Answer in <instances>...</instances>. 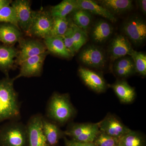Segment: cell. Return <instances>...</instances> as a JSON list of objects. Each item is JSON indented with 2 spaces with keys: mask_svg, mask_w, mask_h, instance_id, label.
<instances>
[{
  "mask_svg": "<svg viewBox=\"0 0 146 146\" xmlns=\"http://www.w3.org/2000/svg\"><path fill=\"white\" fill-rule=\"evenodd\" d=\"M76 114L69 94L53 93L46 106V118L60 127L71 122Z\"/></svg>",
  "mask_w": 146,
  "mask_h": 146,
  "instance_id": "6da1fadb",
  "label": "cell"
},
{
  "mask_svg": "<svg viewBox=\"0 0 146 146\" xmlns=\"http://www.w3.org/2000/svg\"><path fill=\"white\" fill-rule=\"evenodd\" d=\"M14 81L9 77L0 80V123L21 119V105Z\"/></svg>",
  "mask_w": 146,
  "mask_h": 146,
  "instance_id": "7a4b0ae2",
  "label": "cell"
},
{
  "mask_svg": "<svg viewBox=\"0 0 146 146\" xmlns=\"http://www.w3.org/2000/svg\"><path fill=\"white\" fill-rule=\"evenodd\" d=\"M0 146H27L26 125L10 120L1 126Z\"/></svg>",
  "mask_w": 146,
  "mask_h": 146,
  "instance_id": "3957f363",
  "label": "cell"
},
{
  "mask_svg": "<svg viewBox=\"0 0 146 146\" xmlns=\"http://www.w3.org/2000/svg\"><path fill=\"white\" fill-rule=\"evenodd\" d=\"M65 136L71 140L82 143H93L99 133L98 123H75L68 124L66 130L64 131Z\"/></svg>",
  "mask_w": 146,
  "mask_h": 146,
  "instance_id": "277c9868",
  "label": "cell"
},
{
  "mask_svg": "<svg viewBox=\"0 0 146 146\" xmlns=\"http://www.w3.org/2000/svg\"><path fill=\"white\" fill-rule=\"evenodd\" d=\"M122 31L125 37L134 46H141L146 39L145 21L141 16H131L124 23Z\"/></svg>",
  "mask_w": 146,
  "mask_h": 146,
  "instance_id": "5b68a950",
  "label": "cell"
},
{
  "mask_svg": "<svg viewBox=\"0 0 146 146\" xmlns=\"http://www.w3.org/2000/svg\"><path fill=\"white\" fill-rule=\"evenodd\" d=\"M53 18L50 12L44 11H33L32 23L27 35L44 39L50 36Z\"/></svg>",
  "mask_w": 146,
  "mask_h": 146,
  "instance_id": "8992f818",
  "label": "cell"
},
{
  "mask_svg": "<svg viewBox=\"0 0 146 146\" xmlns=\"http://www.w3.org/2000/svg\"><path fill=\"white\" fill-rule=\"evenodd\" d=\"M43 117L40 113L35 114L26 125L27 146H48L43 129Z\"/></svg>",
  "mask_w": 146,
  "mask_h": 146,
  "instance_id": "52a82bcc",
  "label": "cell"
},
{
  "mask_svg": "<svg viewBox=\"0 0 146 146\" xmlns=\"http://www.w3.org/2000/svg\"><path fill=\"white\" fill-rule=\"evenodd\" d=\"M19 49L16 60V66L29 58L39 55L47 51L44 43L34 39L22 38L18 42Z\"/></svg>",
  "mask_w": 146,
  "mask_h": 146,
  "instance_id": "ba28073f",
  "label": "cell"
},
{
  "mask_svg": "<svg viewBox=\"0 0 146 146\" xmlns=\"http://www.w3.org/2000/svg\"><path fill=\"white\" fill-rule=\"evenodd\" d=\"M78 58L82 63L89 68L100 69L104 67L106 64L104 51L96 45H89L84 48Z\"/></svg>",
  "mask_w": 146,
  "mask_h": 146,
  "instance_id": "9c48e42d",
  "label": "cell"
},
{
  "mask_svg": "<svg viewBox=\"0 0 146 146\" xmlns=\"http://www.w3.org/2000/svg\"><path fill=\"white\" fill-rule=\"evenodd\" d=\"M48 54L47 51L44 53L29 58L23 61L19 65L20 72L13 78L14 80L22 77L30 78L40 76L43 70L44 61Z\"/></svg>",
  "mask_w": 146,
  "mask_h": 146,
  "instance_id": "30bf717a",
  "label": "cell"
},
{
  "mask_svg": "<svg viewBox=\"0 0 146 146\" xmlns=\"http://www.w3.org/2000/svg\"><path fill=\"white\" fill-rule=\"evenodd\" d=\"M11 5L16 11L19 29L28 35L32 23L33 11L31 7L30 1L16 0L12 1Z\"/></svg>",
  "mask_w": 146,
  "mask_h": 146,
  "instance_id": "8fae6325",
  "label": "cell"
},
{
  "mask_svg": "<svg viewBox=\"0 0 146 146\" xmlns=\"http://www.w3.org/2000/svg\"><path fill=\"white\" fill-rule=\"evenodd\" d=\"M98 124L100 131L119 139L131 130L111 113H108Z\"/></svg>",
  "mask_w": 146,
  "mask_h": 146,
  "instance_id": "7c38bea8",
  "label": "cell"
},
{
  "mask_svg": "<svg viewBox=\"0 0 146 146\" xmlns=\"http://www.w3.org/2000/svg\"><path fill=\"white\" fill-rule=\"evenodd\" d=\"M134 51L131 43L125 36L122 35H117L110 42L108 49L112 65L118 58L126 56H131Z\"/></svg>",
  "mask_w": 146,
  "mask_h": 146,
  "instance_id": "4fadbf2b",
  "label": "cell"
},
{
  "mask_svg": "<svg viewBox=\"0 0 146 146\" xmlns=\"http://www.w3.org/2000/svg\"><path fill=\"white\" fill-rule=\"evenodd\" d=\"M78 74L85 85L95 92L103 93L107 89V84L99 73L87 68L80 67L78 69Z\"/></svg>",
  "mask_w": 146,
  "mask_h": 146,
  "instance_id": "5bb4252c",
  "label": "cell"
},
{
  "mask_svg": "<svg viewBox=\"0 0 146 146\" xmlns=\"http://www.w3.org/2000/svg\"><path fill=\"white\" fill-rule=\"evenodd\" d=\"M18 54V50L14 46L0 44V71L5 77H9V71L16 67L15 63Z\"/></svg>",
  "mask_w": 146,
  "mask_h": 146,
  "instance_id": "9a60e30c",
  "label": "cell"
},
{
  "mask_svg": "<svg viewBox=\"0 0 146 146\" xmlns=\"http://www.w3.org/2000/svg\"><path fill=\"white\" fill-rule=\"evenodd\" d=\"M42 126L48 146H58L60 139L66 137L60 126L44 116L42 118Z\"/></svg>",
  "mask_w": 146,
  "mask_h": 146,
  "instance_id": "2e32d148",
  "label": "cell"
},
{
  "mask_svg": "<svg viewBox=\"0 0 146 146\" xmlns=\"http://www.w3.org/2000/svg\"><path fill=\"white\" fill-rule=\"evenodd\" d=\"M78 9L87 11L92 14L102 16L112 23H115L117 19L115 16L97 2L91 0H76Z\"/></svg>",
  "mask_w": 146,
  "mask_h": 146,
  "instance_id": "e0dca14e",
  "label": "cell"
},
{
  "mask_svg": "<svg viewBox=\"0 0 146 146\" xmlns=\"http://www.w3.org/2000/svg\"><path fill=\"white\" fill-rule=\"evenodd\" d=\"M22 31L18 27L9 23L0 24V42L3 44L13 46L23 38Z\"/></svg>",
  "mask_w": 146,
  "mask_h": 146,
  "instance_id": "ac0fdd59",
  "label": "cell"
},
{
  "mask_svg": "<svg viewBox=\"0 0 146 146\" xmlns=\"http://www.w3.org/2000/svg\"><path fill=\"white\" fill-rule=\"evenodd\" d=\"M121 103L128 104L136 97L135 89L124 80H119L110 86Z\"/></svg>",
  "mask_w": 146,
  "mask_h": 146,
  "instance_id": "d6986e66",
  "label": "cell"
},
{
  "mask_svg": "<svg viewBox=\"0 0 146 146\" xmlns=\"http://www.w3.org/2000/svg\"><path fill=\"white\" fill-rule=\"evenodd\" d=\"M44 43L49 53L65 58L73 56L65 47L62 36H48L44 39Z\"/></svg>",
  "mask_w": 146,
  "mask_h": 146,
  "instance_id": "ffe728a7",
  "label": "cell"
},
{
  "mask_svg": "<svg viewBox=\"0 0 146 146\" xmlns=\"http://www.w3.org/2000/svg\"><path fill=\"white\" fill-rule=\"evenodd\" d=\"M113 31V28L111 24L105 20H98L94 24L91 29V38L96 43H103L109 39Z\"/></svg>",
  "mask_w": 146,
  "mask_h": 146,
  "instance_id": "44dd1931",
  "label": "cell"
},
{
  "mask_svg": "<svg viewBox=\"0 0 146 146\" xmlns=\"http://www.w3.org/2000/svg\"><path fill=\"white\" fill-rule=\"evenodd\" d=\"M97 2L114 16L129 11L133 7V2L131 0H101Z\"/></svg>",
  "mask_w": 146,
  "mask_h": 146,
  "instance_id": "7402d4cb",
  "label": "cell"
},
{
  "mask_svg": "<svg viewBox=\"0 0 146 146\" xmlns=\"http://www.w3.org/2000/svg\"><path fill=\"white\" fill-rule=\"evenodd\" d=\"M78 9L76 0H63L52 6L50 13L53 18H66L68 15Z\"/></svg>",
  "mask_w": 146,
  "mask_h": 146,
  "instance_id": "603a6c76",
  "label": "cell"
},
{
  "mask_svg": "<svg viewBox=\"0 0 146 146\" xmlns=\"http://www.w3.org/2000/svg\"><path fill=\"white\" fill-rule=\"evenodd\" d=\"M120 146H146V138L141 132L131 130L119 139Z\"/></svg>",
  "mask_w": 146,
  "mask_h": 146,
  "instance_id": "cb8c5ba5",
  "label": "cell"
},
{
  "mask_svg": "<svg viewBox=\"0 0 146 146\" xmlns=\"http://www.w3.org/2000/svg\"><path fill=\"white\" fill-rule=\"evenodd\" d=\"M73 23L86 32L92 21V14L87 11L78 9L72 13Z\"/></svg>",
  "mask_w": 146,
  "mask_h": 146,
  "instance_id": "d4e9b609",
  "label": "cell"
},
{
  "mask_svg": "<svg viewBox=\"0 0 146 146\" xmlns=\"http://www.w3.org/2000/svg\"><path fill=\"white\" fill-rule=\"evenodd\" d=\"M72 29V36L74 48L76 52L86 43L88 40L87 32L76 26L73 23L71 24Z\"/></svg>",
  "mask_w": 146,
  "mask_h": 146,
  "instance_id": "484cf974",
  "label": "cell"
},
{
  "mask_svg": "<svg viewBox=\"0 0 146 146\" xmlns=\"http://www.w3.org/2000/svg\"><path fill=\"white\" fill-rule=\"evenodd\" d=\"M0 23L11 24L19 28L16 11L11 5L0 9Z\"/></svg>",
  "mask_w": 146,
  "mask_h": 146,
  "instance_id": "4316f807",
  "label": "cell"
},
{
  "mask_svg": "<svg viewBox=\"0 0 146 146\" xmlns=\"http://www.w3.org/2000/svg\"><path fill=\"white\" fill-rule=\"evenodd\" d=\"M53 22L50 36H62L70 27L69 21L66 18H53Z\"/></svg>",
  "mask_w": 146,
  "mask_h": 146,
  "instance_id": "83f0119b",
  "label": "cell"
},
{
  "mask_svg": "<svg viewBox=\"0 0 146 146\" xmlns=\"http://www.w3.org/2000/svg\"><path fill=\"white\" fill-rule=\"evenodd\" d=\"M136 73L145 77L146 76V55L145 53L134 51L131 56Z\"/></svg>",
  "mask_w": 146,
  "mask_h": 146,
  "instance_id": "f1b7e54d",
  "label": "cell"
},
{
  "mask_svg": "<svg viewBox=\"0 0 146 146\" xmlns=\"http://www.w3.org/2000/svg\"><path fill=\"white\" fill-rule=\"evenodd\" d=\"M119 139L100 131L93 143L96 146H115L119 144Z\"/></svg>",
  "mask_w": 146,
  "mask_h": 146,
  "instance_id": "f546056e",
  "label": "cell"
},
{
  "mask_svg": "<svg viewBox=\"0 0 146 146\" xmlns=\"http://www.w3.org/2000/svg\"><path fill=\"white\" fill-rule=\"evenodd\" d=\"M112 70L114 69H129L135 70L133 60L129 56H123L117 59L112 65Z\"/></svg>",
  "mask_w": 146,
  "mask_h": 146,
  "instance_id": "4dcf8cb0",
  "label": "cell"
},
{
  "mask_svg": "<svg viewBox=\"0 0 146 146\" xmlns=\"http://www.w3.org/2000/svg\"><path fill=\"white\" fill-rule=\"evenodd\" d=\"M63 42L67 49L71 53L72 56L75 54L74 48V42L72 36V29L71 26V24L65 34L62 36Z\"/></svg>",
  "mask_w": 146,
  "mask_h": 146,
  "instance_id": "1f68e13d",
  "label": "cell"
},
{
  "mask_svg": "<svg viewBox=\"0 0 146 146\" xmlns=\"http://www.w3.org/2000/svg\"><path fill=\"white\" fill-rule=\"evenodd\" d=\"M112 70L115 75L121 78H126L136 73V71L134 70L129 69H119Z\"/></svg>",
  "mask_w": 146,
  "mask_h": 146,
  "instance_id": "d6a6232c",
  "label": "cell"
},
{
  "mask_svg": "<svg viewBox=\"0 0 146 146\" xmlns=\"http://www.w3.org/2000/svg\"><path fill=\"white\" fill-rule=\"evenodd\" d=\"M65 146H96L93 143H82L68 139L66 137L63 138Z\"/></svg>",
  "mask_w": 146,
  "mask_h": 146,
  "instance_id": "836d02e7",
  "label": "cell"
},
{
  "mask_svg": "<svg viewBox=\"0 0 146 146\" xmlns=\"http://www.w3.org/2000/svg\"><path fill=\"white\" fill-rule=\"evenodd\" d=\"M136 1L141 12L144 15H145L146 14V0H138V1Z\"/></svg>",
  "mask_w": 146,
  "mask_h": 146,
  "instance_id": "e575fe53",
  "label": "cell"
},
{
  "mask_svg": "<svg viewBox=\"0 0 146 146\" xmlns=\"http://www.w3.org/2000/svg\"><path fill=\"white\" fill-rule=\"evenodd\" d=\"M12 1L11 0H0V9L5 6L10 5Z\"/></svg>",
  "mask_w": 146,
  "mask_h": 146,
  "instance_id": "d590c367",
  "label": "cell"
},
{
  "mask_svg": "<svg viewBox=\"0 0 146 146\" xmlns=\"http://www.w3.org/2000/svg\"><path fill=\"white\" fill-rule=\"evenodd\" d=\"M115 146H120L119 145V144H118L117 145H116Z\"/></svg>",
  "mask_w": 146,
  "mask_h": 146,
  "instance_id": "8d00e7d4",
  "label": "cell"
}]
</instances>
